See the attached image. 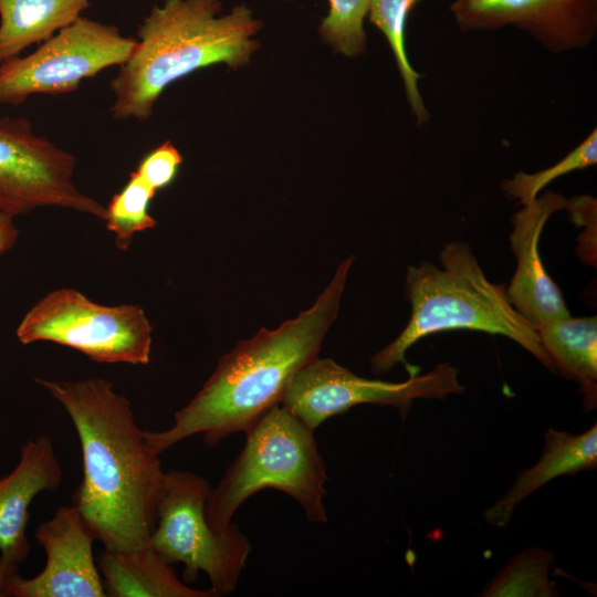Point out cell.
I'll use <instances>...</instances> for the list:
<instances>
[{"instance_id": "cell-10", "label": "cell", "mask_w": 597, "mask_h": 597, "mask_svg": "<svg viewBox=\"0 0 597 597\" xmlns=\"http://www.w3.org/2000/svg\"><path fill=\"white\" fill-rule=\"evenodd\" d=\"M76 158L34 133L25 117L0 116V211L27 214L60 207L106 218V207L74 184Z\"/></svg>"}, {"instance_id": "cell-18", "label": "cell", "mask_w": 597, "mask_h": 597, "mask_svg": "<svg viewBox=\"0 0 597 597\" xmlns=\"http://www.w3.org/2000/svg\"><path fill=\"white\" fill-rule=\"evenodd\" d=\"M91 0H0V65L77 20Z\"/></svg>"}, {"instance_id": "cell-2", "label": "cell", "mask_w": 597, "mask_h": 597, "mask_svg": "<svg viewBox=\"0 0 597 597\" xmlns=\"http://www.w3.org/2000/svg\"><path fill=\"white\" fill-rule=\"evenodd\" d=\"M353 256L345 259L307 310L275 329L261 328L218 359L216 369L164 431H144L148 448L160 454L181 440L202 434L213 447L247 432L280 405L293 376L317 357L335 321Z\"/></svg>"}, {"instance_id": "cell-11", "label": "cell", "mask_w": 597, "mask_h": 597, "mask_svg": "<svg viewBox=\"0 0 597 597\" xmlns=\"http://www.w3.org/2000/svg\"><path fill=\"white\" fill-rule=\"evenodd\" d=\"M450 10L462 31L515 25L552 52L586 46L597 25V0H455Z\"/></svg>"}, {"instance_id": "cell-8", "label": "cell", "mask_w": 597, "mask_h": 597, "mask_svg": "<svg viewBox=\"0 0 597 597\" xmlns=\"http://www.w3.org/2000/svg\"><path fill=\"white\" fill-rule=\"evenodd\" d=\"M135 45L136 38L117 27L81 15L31 54L0 65V104L18 106L35 94L76 91L83 80L125 63Z\"/></svg>"}, {"instance_id": "cell-7", "label": "cell", "mask_w": 597, "mask_h": 597, "mask_svg": "<svg viewBox=\"0 0 597 597\" xmlns=\"http://www.w3.org/2000/svg\"><path fill=\"white\" fill-rule=\"evenodd\" d=\"M15 334L23 345L52 342L107 364L147 365L153 344V326L139 305H102L70 287L39 300Z\"/></svg>"}, {"instance_id": "cell-26", "label": "cell", "mask_w": 597, "mask_h": 597, "mask_svg": "<svg viewBox=\"0 0 597 597\" xmlns=\"http://www.w3.org/2000/svg\"><path fill=\"white\" fill-rule=\"evenodd\" d=\"M19 574V568L11 567L3 563L0 558V597H9L10 585L15 575Z\"/></svg>"}, {"instance_id": "cell-25", "label": "cell", "mask_w": 597, "mask_h": 597, "mask_svg": "<svg viewBox=\"0 0 597 597\" xmlns=\"http://www.w3.org/2000/svg\"><path fill=\"white\" fill-rule=\"evenodd\" d=\"M18 237L13 217L0 211V256L14 247Z\"/></svg>"}, {"instance_id": "cell-6", "label": "cell", "mask_w": 597, "mask_h": 597, "mask_svg": "<svg viewBox=\"0 0 597 597\" xmlns=\"http://www.w3.org/2000/svg\"><path fill=\"white\" fill-rule=\"evenodd\" d=\"M210 489L209 482L193 472L167 471L148 546L170 565L182 563L186 584H193L199 572H205L213 596H224L235 590L251 543L234 523L223 533L210 527L205 514Z\"/></svg>"}, {"instance_id": "cell-3", "label": "cell", "mask_w": 597, "mask_h": 597, "mask_svg": "<svg viewBox=\"0 0 597 597\" xmlns=\"http://www.w3.org/2000/svg\"><path fill=\"white\" fill-rule=\"evenodd\" d=\"M219 0H165L138 27L136 45L109 86L116 119L148 121L161 93L192 72L218 63H249L262 28L244 4L220 15Z\"/></svg>"}, {"instance_id": "cell-17", "label": "cell", "mask_w": 597, "mask_h": 597, "mask_svg": "<svg viewBox=\"0 0 597 597\" xmlns=\"http://www.w3.org/2000/svg\"><path fill=\"white\" fill-rule=\"evenodd\" d=\"M555 370L578 383L586 411L597 405V317H572L536 328Z\"/></svg>"}, {"instance_id": "cell-5", "label": "cell", "mask_w": 597, "mask_h": 597, "mask_svg": "<svg viewBox=\"0 0 597 597\" xmlns=\"http://www.w3.org/2000/svg\"><path fill=\"white\" fill-rule=\"evenodd\" d=\"M241 452L206 500L210 527L223 533L237 510L263 489L293 498L312 523H327L324 496L327 473L314 430L281 404L266 411L247 432Z\"/></svg>"}, {"instance_id": "cell-24", "label": "cell", "mask_w": 597, "mask_h": 597, "mask_svg": "<svg viewBox=\"0 0 597 597\" xmlns=\"http://www.w3.org/2000/svg\"><path fill=\"white\" fill-rule=\"evenodd\" d=\"M181 163V154L167 140L148 153L134 171L157 192L174 181Z\"/></svg>"}, {"instance_id": "cell-16", "label": "cell", "mask_w": 597, "mask_h": 597, "mask_svg": "<svg viewBox=\"0 0 597 597\" xmlns=\"http://www.w3.org/2000/svg\"><path fill=\"white\" fill-rule=\"evenodd\" d=\"M97 566L109 597H213L210 589H197L180 580L171 565L150 546L103 549Z\"/></svg>"}, {"instance_id": "cell-13", "label": "cell", "mask_w": 597, "mask_h": 597, "mask_svg": "<svg viewBox=\"0 0 597 597\" xmlns=\"http://www.w3.org/2000/svg\"><path fill=\"white\" fill-rule=\"evenodd\" d=\"M566 205L567 199L562 195L547 191L512 216L510 243L516 269L506 285V296L535 329L570 316L559 287L543 265L538 249L545 223Z\"/></svg>"}, {"instance_id": "cell-1", "label": "cell", "mask_w": 597, "mask_h": 597, "mask_svg": "<svg viewBox=\"0 0 597 597\" xmlns=\"http://www.w3.org/2000/svg\"><path fill=\"white\" fill-rule=\"evenodd\" d=\"M67 412L80 439L83 478L72 504L104 549L148 546L166 472L112 381L36 378Z\"/></svg>"}, {"instance_id": "cell-4", "label": "cell", "mask_w": 597, "mask_h": 597, "mask_svg": "<svg viewBox=\"0 0 597 597\" xmlns=\"http://www.w3.org/2000/svg\"><path fill=\"white\" fill-rule=\"evenodd\" d=\"M439 263L408 266L406 294L411 315L398 337L370 358L374 373L383 374L404 364L409 376L417 375V367L406 360L408 349L423 337L450 329L505 336L555 371L535 327L507 300L506 285L489 281L467 243H447Z\"/></svg>"}, {"instance_id": "cell-14", "label": "cell", "mask_w": 597, "mask_h": 597, "mask_svg": "<svg viewBox=\"0 0 597 597\" xmlns=\"http://www.w3.org/2000/svg\"><path fill=\"white\" fill-rule=\"evenodd\" d=\"M63 471L51 439L41 434L27 440L13 470L0 478V558L19 568L28 558L29 507L41 492L60 488Z\"/></svg>"}, {"instance_id": "cell-15", "label": "cell", "mask_w": 597, "mask_h": 597, "mask_svg": "<svg viewBox=\"0 0 597 597\" xmlns=\"http://www.w3.org/2000/svg\"><path fill=\"white\" fill-rule=\"evenodd\" d=\"M597 467V426L572 434L549 429L540 460L516 476L512 486L485 511V520L494 526H505L516 506L553 479Z\"/></svg>"}, {"instance_id": "cell-9", "label": "cell", "mask_w": 597, "mask_h": 597, "mask_svg": "<svg viewBox=\"0 0 597 597\" xmlns=\"http://www.w3.org/2000/svg\"><path fill=\"white\" fill-rule=\"evenodd\" d=\"M464 389L459 369L448 362L392 383L359 377L331 358L316 357L293 376L281 405L315 431L358 405L391 406L405 417L416 399H443Z\"/></svg>"}, {"instance_id": "cell-21", "label": "cell", "mask_w": 597, "mask_h": 597, "mask_svg": "<svg viewBox=\"0 0 597 597\" xmlns=\"http://www.w3.org/2000/svg\"><path fill=\"white\" fill-rule=\"evenodd\" d=\"M553 556L545 549H528L516 556L485 590L484 596H555L548 579Z\"/></svg>"}, {"instance_id": "cell-12", "label": "cell", "mask_w": 597, "mask_h": 597, "mask_svg": "<svg viewBox=\"0 0 597 597\" xmlns=\"http://www.w3.org/2000/svg\"><path fill=\"white\" fill-rule=\"evenodd\" d=\"M35 540L45 552L43 569L31 578L15 575L13 597H105L102 576L93 554L96 541L73 505L56 510L38 525Z\"/></svg>"}, {"instance_id": "cell-19", "label": "cell", "mask_w": 597, "mask_h": 597, "mask_svg": "<svg viewBox=\"0 0 597 597\" xmlns=\"http://www.w3.org/2000/svg\"><path fill=\"white\" fill-rule=\"evenodd\" d=\"M421 0H371L368 19L385 35L404 81L407 102L419 125L427 123L429 113L418 88L421 74L411 66L406 51V29L411 10Z\"/></svg>"}, {"instance_id": "cell-22", "label": "cell", "mask_w": 597, "mask_h": 597, "mask_svg": "<svg viewBox=\"0 0 597 597\" xmlns=\"http://www.w3.org/2000/svg\"><path fill=\"white\" fill-rule=\"evenodd\" d=\"M596 164L597 129H594L555 165L535 174L517 172L513 178L503 181L502 190L510 198L517 199L522 206H526L532 203L554 179Z\"/></svg>"}, {"instance_id": "cell-20", "label": "cell", "mask_w": 597, "mask_h": 597, "mask_svg": "<svg viewBox=\"0 0 597 597\" xmlns=\"http://www.w3.org/2000/svg\"><path fill=\"white\" fill-rule=\"evenodd\" d=\"M156 192L135 171L106 206V228L115 237L117 249L126 251L135 233L154 229L157 221L149 213Z\"/></svg>"}, {"instance_id": "cell-23", "label": "cell", "mask_w": 597, "mask_h": 597, "mask_svg": "<svg viewBox=\"0 0 597 597\" xmlns=\"http://www.w3.org/2000/svg\"><path fill=\"white\" fill-rule=\"evenodd\" d=\"M371 0H328L329 11L323 19L320 32L335 51L349 57L366 49L364 20Z\"/></svg>"}]
</instances>
